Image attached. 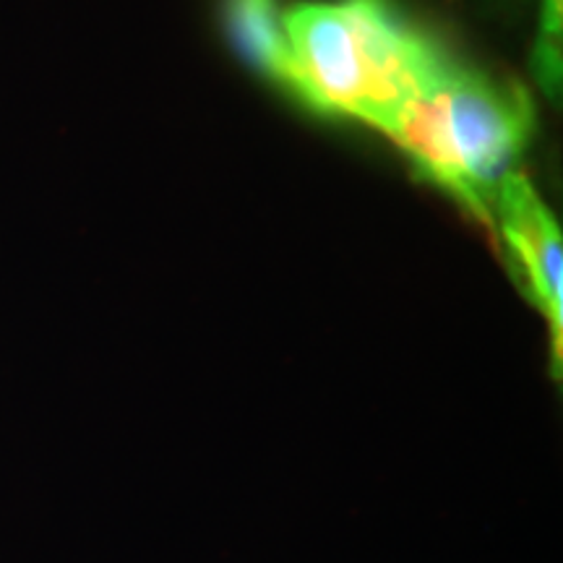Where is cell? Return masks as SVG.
<instances>
[{
    "instance_id": "1",
    "label": "cell",
    "mask_w": 563,
    "mask_h": 563,
    "mask_svg": "<svg viewBox=\"0 0 563 563\" xmlns=\"http://www.w3.org/2000/svg\"><path fill=\"white\" fill-rule=\"evenodd\" d=\"M287 87L329 115L389 133L407 104L452 66L389 0L298 5L285 16Z\"/></svg>"
},
{
    "instance_id": "5",
    "label": "cell",
    "mask_w": 563,
    "mask_h": 563,
    "mask_svg": "<svg viewBox=\"0 0 563 563\" xmlns=\"http://www.w3.org/2000/svg\"><path fill=\"white\" fill-rule=\"evenodd\" d=\"M563 0H543L540 40L534 47V76L548 97H559L561 89V26Z\"/></svg>"
},
{
    "instance_id": "2",
    "label": "cell",
    "mask_w": 563,
    "mask_h": 563,
    "mask_svg": "<svg viewBox=\"0 0 563 563\" xmlns=\"http://www.w3.org/2000/svg\"><path fill=\"white\" fill-rule=\"evenodd\" d=\"M532 133V102L514 81L449 66L399 112L389 136L428 180L493 224L496 196Z\"/></svg>"
},
{
    "instance_id": "3",
    "label": "cell",
    "mask_w": 563,
    "mask_h": 563,
    "mask_svg": "<svg viewBox=\"0 0 563 563\" xmlns=\"http://www.w3.org/2000/svg\"><path fill=\"white\" fill-rule=\"evenodd\" d=\"M493 222H498L511 262L525 277L534 306L540 308L553 336L555 371L563 340V243L551 209L525 175L511 173L496 196Z\"/></svg>"
},
{
    "instance_id": "4",
    "label": "cell",
    "mask_w": 563,
    "mask_h": 563,
    "mask_svg": "<svg viewBox=\"0 0 563 563\" xmlns=\"http://www.w3.org/2000/svg\"><path fill=\"white\" fill-rule=\"evenodd\" d=\"M224 21L243 58L287 87L290 47L277 0H224Z\"/></svg>"
}]
</instances>
